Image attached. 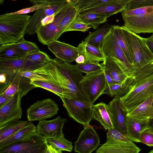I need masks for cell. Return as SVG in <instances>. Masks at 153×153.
I'll use <instances>...</instances> for the list:
<instances>
[{
  "mask_svg": "<svg viewBox=\"0 0 153 153\" xmlns=\"http://www.w3.org/2000/svg\"><path fill=\"white\" fill-rule=\"evenodd\" d=\"M115 0H74L76 7L79 12L82 11L95 8L103 4L111 3Z\"/></svg>",
  "mask_w": 153,
  "mask_h": 153,
  "instance_id": "8d00e7d4",
  "label": "cell"
},
{
  "mask_svg": "<svg viewBox=\"0 0 153 153\" xmlns=\"http://www.w3.org/2000/svg\"><path fill=\"white\" fill-rule=\"evenodd\" d=\"M141 150L125 136L113 129L108 130L106 142L96 153H139Z\"/></svg>",
  "mask_w": 153,
  "mask_h": 153,
  "instance_id": "8992f818",
  "label": "cell"
},
{
  "mask_svg": "<svg viewBox=\"0 0 153 153\" xmlns=\"http://www.w3.org/2000/svg\"><path fill=\"white\" fill-rule=\"evenodd\" d=\"M31 16L27 15L0 16V44L16 43L24 37Z\"/></svg>",
  "mask_w": 153,
  "mask_h": 153,
  "instance_id": "3957f363",
  "label": "cell"
},
{
  "mask_svg": "<svg viewBox=\"0 0 153 153\" xmlns=\"http://www.w3.org/2000/svg\"><path fill=\"white\" fill-rule=\"evenodd\" d=\"M64 136V134L59 137L47 139V142L57 150L71 152L73 148L72 143L67 140Z\"/></svg>",
  "mask_w": 153,
  "mask_h": 153,
  "instance_id": "d590c367",
  "label": "cell"
},
{
  "mask_svg": "<svg viewBox=\"0 0 153 153\" xmlns=\"http://www.w3.org/2000/svg\"><path fill=\"white\" fill-rule=\"evenodd\" d=\"M11 97L8 96L3 94H0V107L6 103Z\"/></svg>",
  "mask_w": 153,
  "mask_h": 153,
  "instance_id": "bcb514c9",
  "label": "cell"
},
{
  "mask_svg": "<svg viewBox=\"0 0 153 153\" xmlns=\"http://www.w3.org/2000/svg\"><path fill=\"white\" fill-rule=\"evenodd\" d=\"M21 74L31 81L43 80L46 79L33 71H23L21 72Z\"/></svg>",
  "mask_w": 153,
  "mask_h": 153,
  "instance_id": "7bdbcfd3",
  "label": "cell"
},
{
  "mask_svg": "<svg viewBox=\"0 0 153 153\" xmlns=\"http://www.w3.org/2000/svg\"><path fill=\"white\" fill-rule=\"evenodd\" d=\"M100 49L104 56L114 61L128 77H133L136 69L129 63L119 46L112 29L105 37Z\"/></svg>",
  "mask_w": 153,
  "mask_h": 153,
  "instance_id": "5b68a950",
  "label": "cell"
},
{
  "mask_svg": "<svg viewBox=\"0 0 153 153\" xmlns=\"http://www.w3.org/2000/svg\"><path fill=\"white\" fill-rule=\"evenodd\" d=\"M150 40H153V34L152 35V36L149 38H148Z\"/></svg>",
  "mask_w": 153,
  "mask_h": 153,
  "instance_id": "816d5d0a",
  "label": "cell"
},
{
  "mask_svg": "<svg viewBox=\"0 0 153 153\" xmlns=\"http://www.w3.org/2000/svg\"><path fill=\"white\" fill-rule=\"evenodd\" d=\"M128 30V28L124 26L115 25L113 26L112 28L113 33L119 46L129 63L132 65V54Z\"/></svg>",
  "mask_w": 153,
  "mask_h": 153,
  "instance_id": "7402d4cb",
  "label": "cell"
},
{
  "mask_svg": "<svg viewBox=\"0 0 153 153\" xmlns=\"http://www.w3.org/2000/svg\"><path fill=\"white\" fill-rule=\"evenodd\" d=\"M152 106H153V100H152Z\"/></svg>",
  "mask_w": 153,
  "mask_h": 153,
  "instance_id": "db71d44e",
  "label": "cell"
},
{
  "mask_svg": "<svg viewBox=\"0 0 153 153\" xmlns=\"http://www.w3.org/2000/svg\"><path fill=\"white\" fill-rule=\"evenodd\" d=\"M67 120L59 116L50 120H43L39 121L37 127V133L46 139L57 138L64 135L62 129Z\"/></svg>",
  "mask_w": 153,
  "mask_h": 153,
  "instance_id": "ac0fdd59",
  "label": "cell"
},
{
  "mask_svg": "<svg viewBox=\"0 0 153 153\" xmlns=\"http://www.w3.org/2000/svg\"><path fill=\"white\" fill-rule=\"evenodd\" d=\"M27 59L44 65L51 62V59L46 53L40 50L27 54Z\"/></svg>",
  "mask_w": 153,
  "mask_h": 153,
  "instance_id": "f35d334b",
  "label": "cell"
},
{
  "mask_svg": "<svg viewBox=\"0 0 153 153\" xmlns=\"http://www.w3.org/2000/svg\"><path fill=\"white\" fill-rule=\"evenodd\" d=\"M75 62L77 64H82L85 63V58L84 56L79 55L75 59Z\"/></svg>",
  "mask_w": 153,
  "mask_h": 153,
  "instance_id": "681fc988",
  "label": "cell"
},
{
  "mask_svg": "<svg viewBox=\"0 0 153 153\" xmlns=\"http://www.w3.org/2000/svg\"><path fill=\"white\" fill-rule=\"evenodd\" d=\"M104 56V60L102 64L110 74L114 83H120L124 82L128 77L114 61Z\"/></svg>",
  "mask_w": 153,
  "mask_h": 153,
  "instance_id": "f1b7e54d",
  "label": "cell"
},
{
  "mask_svg": "<svg viewBox=\"0 0 153 153\" xmlns=\"http://www.w3.org/2000/svg\"><path fill=\"white\" fill-rule=\"evenodd\" d=\"M75 65L78 69L82 73H85L86 74H90L100 72L103 69V66L102 63L97 65L85 63L82 64H77Z\"/></svg>",
  "mask_w": 153,
  "mask_h": 153,
  "instance_id": "ab89813d",
  "label": "cell"
},
{
  "mask_svg": "<svg viewBox=\"0 0 153 153\" xmlns=\"http://www.w3.org/2000/svg\"><path fill=\"white\" fill-rule=\"evenodd\" d=\"M48 46L56 58L67 63L75 61L79 55L77 47L58 40L52 41Z\"/></svg>",
  "mask_w": 153,
  "mask_h": 153,
  "instance_id": "d6986e66",
  "label": "cell"
},
{
  "mask_svg": "<svg viewBox=\"0 0 153 153\" xmlns=\"http://www.w3.org/2000/svg\"><path fill=\"white\" fill-rule=\"evenodd\" d=\"M128 35L132 54V65L134 69L142 68L153 61V54L141 37L128 28Z\"/></svg>",
  "mask_w": 153,
  "mask_h": 153,
  "instance_id": "ba28073f",
  "label": "cell"
},
{
  "mask_svg": "<svg viewBox=\"0 0 153 153\" xmlns=\"http://www.w3.org/2000/svg\"><path fill=\"white\" fill-rule=\"evenodd\" d=\"M77 16L84 22L91 25L94 30L97 29L100 25L107 21L106 16L87 12L79 13Z\"/></svg>",
  "mask_w": 153,
  "mask_h": 153,
  "instance_id": "1f68e13d",
  "label": "cell"
},
{
  "mask_svg": "<svg viewBox=\"0 0 153 153\" xmlns=\"http://www.w3.org/2000/svg\"><path fill=\"white\" fill-rule=\"evenodd\" d=\"M145 39L147 46L153 54V40L150 39L148 38H145Z\"/></svg>",
  "mask_w": 153,
  "mask_h": 153,
  "instance_id": "c3c4849f",
  "label": "cell"
},
{
  "mask_svg": "<svg viewBox=\"0 0 153 153\" xmlns=\"http://www.w3.org/2000/svg\"><path fill=\"white\" fill-rule=\"evenodd\" d=\"M79 13L78 10L76 7L74 3L71 8L60 22L57 29L55 40H57L62 34L65 32V30L77 16Z\"/></svg>",
  "mask_w": 153,
  "mask_h": 153,
  "instance_id": "836d02e7",
  "label": "cell"
},
{
  "mask_svg": "<svg viewBox=\"0 0 153 153\" xmlns=\"http://www.w3.org/2000/svg\"><path fill=\"white\" fill-rule=\"evenodd\" d=\"M129 0H115L112 2L103 4L100 6L85 10L82 12H93L106 16H110L122 12L125 9Z\"/></svg>",
  "mask_w": 153,
  "mask_h": 153,
  "instance_id": "cb8c5ba5",
  "label": "cell"
},
{
  "mask_svg": "<svg viewBox=\"0 0 153 153\" xmlns=\"http://www.w3.org/2000/svg\"><path fill=\"white\" fill-rule=\"evenodd\" d=\"M45 153H62V151L57 150L50 145H48L47 149Z\"/></svg>",
  "mask_w": 153,
  "mask_h": 153,
  "instance_id": "7dc6e473",
  "label": "cell"
},
{
  "mask_svg": "<svg viewBox=\"0 0 153 153\" xmlns=\"http://www.w3.org/2000/svg\"><path fill=\"white\" fill-rule=\"evenodd\" d=\"M30 123L29 121L20 120L17 119L6 123L0 127V142L15 133Z\"/></svg>",
  "mask_w": 153,
  "mask_h": 153,
  "instance_id": "83f0119b",
  "label": "cell"
},
{
  "mask_svg": "<svg viewBox=\"0 0 153 153\" xmlns=\"http://www.w3.org/2000/svg\"><path fill=\"white\" fill-rule=\"evenodd\" d=\"M84 126L74 142V151L78 153H91L100 145L99 137L92 126Z\"/></svg>",
  "mask_w": 153,
  "mask_h": 153,
  "instance_id": "9a60e30c",
  "label": "cell"
},
{
  "mask_svg": "<svg viewBox=\"0 0 153 153\" xmlns=\"http://www.w3.org/2000/svg\"><path fill=\"white\" fill-rule=\"evenodd\" d=\"M21 73L19 72L16 75L2 94L11 97L19 92L23 97L26 95L30 90L36 88L31 83L30 79L22 76Z\"/></svg>",
  "mask_w": 153,
  "mask_h": 153,
  "instance_id": "44dd1931",
  "label": "cell"
},
{
  "mask_svg": "<svg viewBox=\"0 0 153 153\" xmlns=\"http://www.w3.org/2000/svg\"><path fill=\"white\" fill-rule=\"evenodd\" d=\"M103 69L104 71L107 85L108 86V87L112 85L114 83L109 73L103 67Z\"/></svg>",
  "mask_w": 153,
  "mask_h": 153,
  "instance_id": "f6af8a7d",
  "label": "cell"
},
{
  "mask_svg": "<svg viewBox=\"0 0 153 153\" xmlns=\"http://www.w3.org/2000/svg\"><path fill=\"white\" fill-rule=\"evenodd\" d=\"M46 139L36 133L0 149V153H45Z\"/></svg>",
  "mask_w": 153,
  "mask_h": 153,
  "instance_id": "52a82bcc",
  "label": "cell"
},
{
  "mask_svg": "<svg viewBox=\"0 0 153 153\" xmlns=\"http://www.w3.org/2000/svg\"><path fill=\"white\" fill-rule=\"evenodd\" d=\"M92 27L90 25L83 22L77 16L66 29L65 32L72 31H79L85 32Z\"/></svg>",
  "mask_w": 153,
  "mask_h": 153,
  "instance_id": "74e56055",
  "label": "cell"
},
{
  "mask_svg": "<svg viewBox=\"0 0 153 153\" xmlns=\"http://www.w3.org/2000/svg\"><path fill=\"white\" fill-rule=\"evenodd\" d=\"M27 54L18 58H0V85L8 87L16 75L23 71Z\"/></svg>",
  "mask_w": 153,
  "mask_h": 153,
  "instance_id": "5bb4252c",
  "label": "cell"
},
{
  "mask_svg": "<svg viewBox=\"0 0 153 153\" xmlns=\"http://www.w3.org/2000/svg\"><path fill=\"white\" fill-rule=\"evenodd\" d=\"M31 83L36 88H43L52 92L60 97H65L64 91L61 87L49 79L43 80H31Z\"/></svg>",
  "mask_w": 153,
  "mask_h": 153,
  "instance_id": "e575fe53",
  "label": "cell"
},
{
  "mask_svg": "<svg viewBox=\"0 0 153 153\" xmlns=\"http://www.w3.org/2000/svg\"><path fill=\"white\" fill-rule=\"evenodd\" d=\"M122 15L132 32L153 33V0H129Z\"/></svg>",
  "mask_w": 153,
  "mask_h": 153,
  "instance_id": "7a4b0ae2",
  "label": "cell"
},
{
  "mask_svg": "<svg viewBox=\"0 0 153 153\" xmlns=\"http://www.w3.org/2000/svg\"><path fill=\"white\" fill-rule=\"evenodd\" d=\"M22 97L18 92L0 107V127L9 121L21 118L22 111L21 101Z\"/></svg>",
  "mask_w": 153,
  "mask_h": 153,
  "instance_id": "2e32d148",
  "label": "cell"
},
{
  "mask_svg": "<svg viewBox=\"0 0 153 153\" xmlns=\"http://www.w3.org/2000/svg\"><path fill=\"white\" fill-rule=\"evenodd\" d=\"M16 43L0 45V58L13 59L21 58L26 55Z\"/></svg>",
  "mask_w": 153,
  "mask_h": 153,
  "instance_id": "d6a6232c",
  "label": "cell"
},
{
  "mask_svg": "<svg viewBox=\"0 0 153 153\" xmlns=\"http://www.w3.org/2000/svg\"><path fill=\"white\" fill-rule=\"evenodd\" d=\"M148 153H153V149H152Z\"/></svg>",
  "mask_w": 153,
  "mask_h": 153,
  "instance_id": "f5cc1de1",
  "label": "cell"
},
{
  "mask_svg": "<svg viewBox=\"0 0 153 153\" xmlns=\"http://www.w3.org/2000/svg\"><path fill=\"white\" fill-rule=\"evenodd\" d=\"M60 98L70 117L84 126L90 125L93 118V104L83 100Z\"/></svg>",
  "mask_w": 153,
  "mask_h": 153,
  "instance_id": "9c48e42d",
  "label": "cell"
},
{
  "mask_svg": "<svg viewBox=\"0 0 153 153\" xmlns=\"http://www.w3.org/2000/svg\"><path fill=\"white\" fill-rule=\"evenodd\" d=\"M140 143L153 146V129L148 128L144 130L140 135Z\"/></svg>",
  "mask_w": 153,
  "mask_h": 153,
  "instance_id": "b9f144b4",
  "label": "cell"
},
{
  "mask_svg": "<svg viewBox=\"0 0 153 153\" xmlns=\"http://www.w3.org/2000/svg\"><path fill=\"white\" fill-rule=\"evenodd\" d=\"M113 25L106 23L94 31L90 32L83 41L96 48L100 49L101 45L106 36L112 29Z\"/></svg>",
  "mask_w": 153,
  "mask_h": 153,
  "instance_id": "484cf974",
  "label": "cell"
},
{
  "mask_svg": "<svg viewBox=\"0 0 153 153\" xmlns=\"http://www.w3.org/2000/svg\"><path fill=\"white\" fill-rule=\"evenodd\" d=\"M59 110L58 105L50 98L38 100L27 110L28 121L45 120L57 114Z\"/></svg>",
  "mask_w": 153,
  "mask_h": 153,
  "instance_id": "7c38bea8",
  "label": "cell"
},
{
  "mask_svg": "<svg viewBox=\"0 0 153 153\" xmlns=\"http://www.w3.org/2000/svg\"><path fill=\"white\" fill-rule=\"evenodd\" d=\"M153 99L152 95L134 109L128 112L127 116L138 119L149 120L153 116Z\"/></svg>",
  "mask_w": 153,
  "mask_h": 153,
  "instance_id": "4316f807",
  "label": "cell"
},
{
  "mask_svg": "<svg viewBox=\"0 0 153 153\" xmlns=\"http://www.w3.org/2000/svg\"><path fill=\"white\" fill-rule=\"evenodd\" d=\"M148 128L153 129V117L149 120L148 123Z\"/></svg>",
  "mask_w": 153,
  "mask_h": 153,
  "instance_id": "f907efd6",
  "label": "cell"
},
{
  "mask_svg": "<svg viewBox=\"0 0 153 153\" xmlns=\"http://www.w3.org/2000/svg\"><path fill=\"white\" fill-rule=\"evenodd\" d=\"M133 77H128L123 82L114 84L108 87L104 91L103 94L109 95L112 97L117 96L120 98L125 96L131 90L134 82Z\"/></svg>",
  "mask_w": 153,
  "mask_h": 153,
  "instance_id": "f546056e",
  "label": "cell"
},
{
  "mask_svg": "<svg viewBox=\"0 0 153 153\" xmlns=\"http://www.w3.org/2000/svg\"><path fill=\"white\" fill-rule=\"evenodd\" d=\"M79 55L84 56L85 63L99 65L100 62L103 61L104 56L100 49L91 45L83 41L77 47Z\"/></svg>",
  "mask_w": 153,
  "mask_h": 153,
  "instance_id": "d4e9b609",
  "label": "cell"
},
{
  "mask_svg": "<svg viewBox=\"0 0 153 153\" xmlns=\"http://www.w3.org/2000/svg\"><path fill=\"white\" fill-rule=\"evenodd\" d=\"M74 3V0H68L62 10L55 16L52 23L45 26H40L36 33L38 39L42 44L48 45L55 40L57 29L60 22Z\"/></svg>",
  "mask_w": 153,
  "mask_h": 153,
  "instance_id": "4fadbf2b",
  "label": "cell"
},
{
  "mask_svg": "<svg viewBox=\"0 0 153 153\" xmlns=\"http://www.w3.org/2000/svg\"><path fill=\"white\" fill-rule=\"evenodd\" d=\"M16 43L17 46L27 54L30 53L40 50L36 43L27 41L24 37Z\"/></svg>",
  "mask_w": 153,
  "mask_h": 153,
  "instance_id": "60d3db41",
  "label": "cell"
},
{
  "mask_svg": "<svg viewBox=\"0 0 153 153\" xmlns=\"http://www.w3.org/2000/svg\"><path fill=\"white\" fill-rule=\"evenodd\" d=\"M108 105L114 129L126 136L127 132L126 119L127 112L124 107L120 98L115 96Z\"/></svg>",
  "mask_w": 153,
  "mask_h": 153,
  "instance_id": "e0dca14e",
  "label": "cell"
},
{
  "mask_svg": "<svg viewBox=\"0 0 153 153\" xmlns=\"http://www.w3.org/2000/svg\"><path fill=\"white\" fill-rule=\"evenodd\" d=\"M36 132V128L31 123L15 133L0 142V149L30 136Z\"/></svg>",
  "mask_w": 153,
  "mask_h": 153,
  "instance_id": "4dcf8cb0",
  "label": "cell"
},
{
  "mask_svg": "<svg viewBox=\"0 0 153 153\" xmlns=\"http://www.w3.org/2000/svg\"><path fill=\"white\" fill-rule=\"evenodd\" d=\"M68 1V0H50L47 7L38 10L31 17L25 34L31 35L36 33L41 25L42 19L47 16L58 14L62 10Z\"/></svg>",
  "mask_w": 153,
  "mask_h": 153,
  "instance_id": "8fae6325",
  "label": "cell"
},
{
  "mask_svg": "<svg viewBox=\"0 0 153 153\" xmlns=\"http://www.w3.org/2000/svg\"><path fill=\"white\" fill-rule=\"evenodd\" d=\"M80 84L88 101L93 104L108 87L103 69L100 72L86 74Z\"/></svg>",
  "mask_w": 153,
  "mask_h": 153,
  "instance_id": "30bf717a",
  "label": "cell"
},
{
  "mask_svg": "<svg viewBox=\"0 0 153 153\" xmlns=\"http://www.w3.org/2000/svg\"><path fill=\"white\" fill-rule=\"evenodd\" d=\"M93 118L98 121L105 129H114L108 105L105 103L100 102L94 105Z\"/></svg>",
  "mask_w": 153,
  "mask_h": 153,
  "instance_id": "603a6c76",
  "label": "cell"
},
{
  "mask_svg": "<svg viewBox=\"0 0 153 153\" xmlns=\"http://www.w3.org/2000/svg\"><path fill=\"white\" fill-rule=\"evenodd\" d=\"M149 120L138 119L127 116V132L125 136L133 142L140 143V135L144 130L148 128Z\"/></svg>",
  "mask_w": 153,
  "mask_h": 153,
  "instance_id": "ffe728a7",
  "label": "cell"
},
{
  "mask_svg": "<svg viewBox=\"0 0 153 153\" xmlns=\"http://www.w3.org/2000/svg\"><path fill=\"white\" fill-rule=\"evenodd\" d=\"M36 71L60 86L64 91L65 98L89 102L80 84L84 76L76 65L56 58L51 59V62L37 69Z\"/></svg>",
  "mask_w": 153,
  "mask_h": 153,
  "instance_id": "6da1fadb",
  "label": "cell"
},
{
  "mask_svg": "<svg viewBox=\"0 0 153 153\" xmlns=\"http://www.w3.org/2000/svg\"><path fill=\"white\" fill-rule=\"evenodd\" d=\"M152 95L153 74L134 85L129 91L120 99L128 113Z\"/></svg>",
  "mask_w": 153,
  "mask_h": 153,
  "instance_id": "277c9868",
  "label": "cell"
},
{
  "mask_svg": "<svg viewBox=\"0 0 153 153\" xmlns=\"http://www.w3.org/2000/svg\"><path fill=\"white\" fill-rule=\"evenodd\" d=\"M56 15L54 14L45 17L41 21V25L42 26H45L52 23L53 22Z\"/></svg>",
  "mask_w": 153,
  "mask_h": 153,
  "instance_id": "ee69618b",
  "label": "cell"
}]
</instances>
